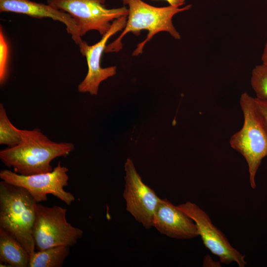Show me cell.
Here are the masks:
<instances>
[{"instance_id": "11", "label": "cell", "mask_w": 267, "mask_h": 267, "mask_svg": "<svg viewBox=\"0 0 267 267\" xmlns=\"http://www.w3.org/2000/svg\"><path fill=\"white\" fill-rule=\"evenodd\" d=\"M161 234L177 239H189L199 236L194 222L167 198L161 199L153 220Z\"/></svg>"}, {"instance_id": "3", "label": "cell", "mask_w": 267, "mask_h": 267, "mask_svg": "<svg viewBox=\"0 0 267 267\" xmlns=\"http://www.w3.org/2000/svg\"><path fill=\"white\" fill-rule=\"evenodd\" d=\"M37 203L26 189L0 182V228L16 238L30 257L36 249L33 230Z\"/></svg>"}, {"instance_id": "16", "label": "cell", "mask_w": 267, "mask_h": 267, "mask_svg": "<svg viewBox=\"0 0 267 267\" xmlns=\"http://www.w3.org/2000/svg\"><path fill=\"white\" fill-rule=\"evenodd\" d=\"M250 82L256 97L267 100V64L262 63L253 69Z\"/></svg>"}, {"instance_id": "2", "label": "cell", "mask_w": 267, "mask_h": 267, "mask_svg": "<svg viewBox=\"0 0 267 267\" xmlns=\"http://www.w3.org/2000/svg\"><path fill=\"white\" fill-rule=\"evenodd\" d=\"M128 6V14L125 27L119 36L113 42L106 45L104 52H116L122 49L123 37L132 32L138 35L141 31H148L146 39L137 44L133 52V56L142 53L145 44L153 37L160 32H168L174 39H180V35L173 23V18L177 13L189 10L191 5L182 7L171 5L165 7H155L148 4L142 0H123Z\"/></svg>"}, {"instance_id": "13", "label": "cell", "mask_w": 267, "mask_h": 267, "mask_svg": "<svg viewBox=\"0 0 267 267\" xmlns=\"http://www.w3.org/2000/svg\"><path fill=\"white\" fill-rule=\"evenodd\" d=\"M30 255L14 237L0 228V266L29 267Z\"/></svg>"}, {"instance_id": "5", "label": "cell", "mask_w": 267, "mask_h": 267, "mask_svg": "<svg viewBox=\"0 0 267 267\" xmlns=\"http://www.w3.org/2000/svg\"><path fill=\"white\" fill-rule=\"evenodd\" d=\"M67 209L37 203L33 235L36 249L42 250L58 246H72L82 238L83 231L66 219Z\"/></svg>"}, {"instance_id": "14", "label": "cell", "mask_w": 267, "mask_h": 267, "mask_svg": "<svg viewBox=\"0 0 267 267\" xmlns=\"http://www.w3.org/2000/svg\"><path fill=\"white\" fill-rule=\"evenodd\" d=\"M70 246H58L35 251L29 267H61L70 254Z\"/></svg>"}, {"instance_id": "9", "label": "cell", "mask_w": 267, "mask_h": 267, "mask_svg": "<svg viewBox=\"0 0 267 267\" xmlns=\"http://www.w3.org/2000/svg\"><path fill=\"white\" fill-rule=\"evenodd\" d=\"M125 171L123 198L126 210L144 227L149 229L153 227L154 215L161 198L143 182L130 158L125 164Z\"/></svg>"}, {"instance_id": "6", "label": "cell", "mask_w": 267, "mask_h": 267, "mask_svg": "<svg viewBox=\"0 0 267 267\" xmlns=\"http://www.w3.org/2000/svg\"><path fill=\"white\" fill-rule=\"evenodd\" d=\"M106 0H47V4L69 14L75 21L82 37L95 30L102 35L110 29L113 21L128 15L126 6L108 9Z\"/></svg>"}, {"instance_id": "10", "label": "cell", "mask_w": 267, "mask_h": 267, "mask_svg": "<svg viewBox=\"0 0 267 267\" xmlns=\"http://www.w3.org/2000/svg\"><path fill=\"white\" fill-rule=\"evenodd\" d=\"M127 16H123L114 20L109 31L96 44L89 45L86 41L82 40L79 44L80 52L86 57L88 67L86 76L78 86L79 92L97 95L100 84L116 74V66L102 68L100 61L108 40L116 33L124 29Z\"/></svg>"}, {"instance_id": "21", "label": "cell", "mask_w": 267, "mask_h": 267, "mask_svg": "<svg viewBox=\"0 0 267 267\" xmlns=\"http://www.w3.org/2000/svg\"><path fill=\"white\" fill-rule=\"evenodd\" d=\"M262 63L267 64V40L265 44L263 53L261 56Z\"/></svg>"}, {"instance_id": "12", "label": "cell", "mask_w": 267, "mask_h": 267, "mask_svg": "<svg viewBox=\"0 0 267 267\" xmlns=\"http://www.w3.org/2000/svg\"><path fill=\"white\" fill-rule=\"evenodd\" d=\"M0 12H11L37 18H50L63 23L68 33L79 45L82 41L78 27L74 19L68 13L47 4L30 0H0Z\"/></svg>"}, {"instance_id": "1", "label": "cell", "mask_w": 267, "mask_h": 267, "mask_svg": "<svg viewBox=\"0 0 267 267\" xmlns=\"http://www.w3.org/2000/svg\"><path fill=\"white\" fill-rule=\"evenodd\" d=\"M74 149L72 143L52 141L39 129L22 130L21 142L1 150L0 159L17 174L32 175L52 171L51 162L67 156Z\"/></svg>"}, {"instance_id": "20", "label": "cell", "mask_w": 267, "mask_h": 267, "mask_svg": "<svg viewBox=\"0 0 267 267\" xmlns=\"http://www.w3.org/2000/svg\"><path fill=\"white\" fill-rule=\"evenodd\" d=\"M167 1L169 5L176 7H180L185 3V0H164Z\"/></svg>"}, {"instance_id": "15", "label": "cell", "mask_w": 267, "mask_h": 267, "mask_svg": "<svg viewBox=\"0 0 267 267\" xmlns=\"http://www.w3.org/2000/svg\"><path fill=\"white\" fill-rule=\"evenodd\" d=\"M22 138V130L16 128L10 121L2 103L0 104V144L9 147L18 144Z\"/></svg>"}, {"instance_id": "19", "label": "cell", "mask_w": 267, "mask_h": 267, "mask_svg": "<svg viewBox=\"0 0 267 267\" xmlns=\"http://www.w3.org/2000/svg\"><path fill=\"white\" fill-rule=\"evenodd\" d=\"M220 262H216L209 255L205 257L203 262V267H220Z\"/></svg>"}, {"instance_id": "7", "label": "cell", "mask_w": 267, "mask_h": 267, "mask_svg": "<svg viewBox=\"0 0 267 267\" xmlns=\"http://www.w3.org/2000/svg\"><path fill=\"white\" fill-rule=\"evenodd\" d=\"M68 169L59 162L49 172L24 176L4 169L0 172V178L6 182L26 189L38 203L46 201L47 195L51 194L69 206L75 198L72 193L64 189L68 185Z\"/></svg>"}, {"instance_id": "17", "label": "cell", "mask_w": 267, "mask_h": 267, "mask_svg": "<svg viewBox=\"0 0 267 267\" xmlns=\"http://www.w3.org/2000/svg\"><path fill=\"white\" fill-rule=\"evenodd\" d=\"M9 47L0 26V84L2 85L8 75Z\"/></svg>"}, {"instance_id": "8", "label": "cell", "mask_w": 267, "mask_h": 267, "mask_svg": "<svg viewBox=\"0 0 267 267\" xmlns=\"http://www.w3.org/2000/svg\"><path fill=\"white\" fill-rule=\"evenodd\" d=\"M177 207L187 214L195 223L203 243L222 263L235 262L239 267L247 265L245 257L229 243L226 236L212 222L208 214L190 201Z\"/></svg>"}, {"instance_id": "18", "label": "cell", "mask_w": 267, "mask_h": 267, "mask_svg": "<svg viewBox=\"0 0 267 267\" xmlns=\"http://www.w3.org/2000/svg\"><path fill=\"white\" fill-rule=\"evenodd\" d=\"M256 103L267 126V100L255 97Z\"/></svg>"}, {"instance_id": "4", "label": "cell", "mask_w": 267, "mask_h": 267, "mask_svg": "<svg viewBox=\"0 0 267 267\" xmlns=\"http://www.w3.org/2000/svg\"><path fill=\"white\" fill-rule=\"evenodd\" d=\"M239 103L243 124L241 129L231 136L229 144L245 159L250 186L255 189L257 173L263 160L267 156V126L255 97L245 92L241 94Z\"/></svg>"}]
</instances>
